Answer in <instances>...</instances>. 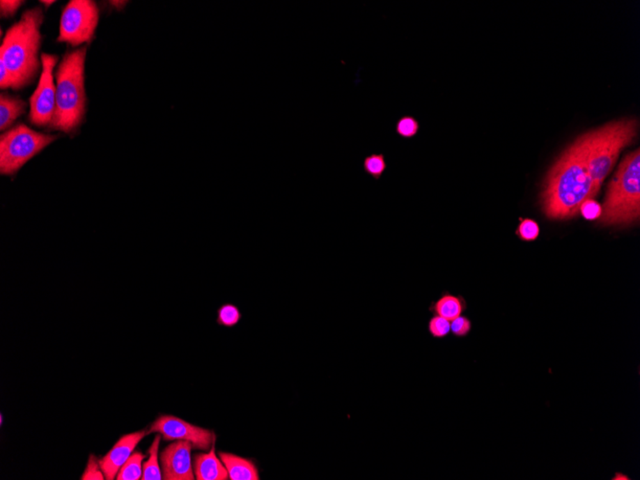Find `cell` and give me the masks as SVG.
Here are the masks:
<instances>
[{
  "instance_id": "5bb4252c",
  "label": "cell",
  "mask_w": 640,
  "mask_h": 480,
  "mask_svg": "<svg viewBox=\"0 0 640 480\" xmlns=\"http://www.w3.org/2000/svg\"><path fill=\"white\" fill-rule=\"evenodd\" d=\"M221 460L228 472L231 480H258V470L253 462L243 457L228 453L219 454Z\"/></svg>"
},
{
  "instance_id": "ffe728a7",
  "label": "cell",
  "mask_w": 640,
  "mask_h": 480,
  "mask_svg": "<svg viewBox=\"0 0 640 480\" xmlns=\"http://www.w3.org/2000/svg\"><path fill=\"white\" fill-rule=\"evenodd\" d=\"M241 318V311H240L236 305L231 303L224 304L223 306L219 308L217 323H218L219 325L232 328V327L236 326L240 323Z\"/></svg>"
},
{
  "instance_id": "484cf974",
  "label": "cell",
  "mask_w": 640,
  "mask_h": 480,
  "mask_svg": "<svg viewBox=\"0 0 640 480\" xmlns=\"http://www.w3.org/2000/svg\"><path fill=\"white\" fill-rule=\"evenodd\" d=\"M24 1L19 0H1L0 1V12L3 17H12L16 15L17 10L24 4Z\"/></svg>"
},
{
  "instance_id": "f546056e",
  "label": "cell",
  "mask_w": 640,
  "mask_h": 480,
  "mask_svg": "<svg viewBox=\"0 0 640 480\" xmlns=\"http://www.w3.org/2000/svg\"><path fill=\"white\" fill-rule=\"evenodd\" d=\"M40 2H42V4H45V6H47V7H49L50 5L55 3V1H47V0H42V1H40Z\"/></svg>"
},
{
  "instance_id": "ac0fdd59",
  "label": "cell",
  "mask_w": 640,
  "mask_h": 480,
  "mask_svg": "<svg viewBox=\"0 0 640 480\" xmlns=\"http://www.w3.org/2000/svg\"><path fill=\"white\" fill-rule=\"evenodd\" d=\"M364 172L375 180H380L387 169L386 155L382 154H371L364 157L363 162Z\"/></svg>"
},
{
  "instance_id": "603a6c76",
  "label": "cell",
  "mask_w": 640,
  "mask_h": 480,
  "mask_svg": "<svg viewBox=\"0 0 640 480\" xmlns=\"http://www.w3.org/2000/svg\"><path fill=\"white\" fill-rule=\"evenodd\" d=\"M471 331V321L468 316H459L451 323V333L455 338L462 339L469 336Z\"/></svg>"
},
{
  "instance_id": "30bf717a",
  "label": "cell",
  "mask_w": 640,
  "mask_h": 480,
  "mask_svg": "<svg viewBox=\"0 0 640 480\" xmlns=\"http://www.w3.org/2000/svg\"><path fill=\"white\" fill-rule=\"evenodd\" d=\"M193 445L188 441L178 440L171 444L160 454L163 479L193 480L195 479L191 459Z\"/></svg>"
},
{
  "instance_id": "2e32d148",
  "label": "cell",
  "mask_w": 640,
  "mask_h": 480,
  "mask_svg": "<svg viewBox=\"0 0 640 480\" xmlns=\"http://www.w3.org/2000/svg\"><path fill=\"white\" fill-rule=\"evenodd\" d=\"M160 438L159 434H157L155 438L154 442H153L152 446L150 447L149 451V460L145 462V464L143 465V474L141 479L143 480H160L163 479L162 474V470L159 468V465H158V449H159Z\"/></svg>"
},
{
  "instance_id": "d6986e66",
  "label": "cell",
  "mask_w": 640,
  "mask_h": 480,
  "mask_svg": "<svg viewBox=\"0 0 640 480\" xmlns=\"http://www.w3.org/2000/svg\"><path fill=\"white\" fill-rule=\"evenodd\" d=\"M420 131V122L410 114H404L395 123V132L403 139H412Z\"/></svg>"
},
{
  "instance_id": "7402d4cb",
  "label": "cell",
  "mask_w": 640,
  "mask_h": 480,
  "mask_svg": "<svg viewBox=\"0 0 640 480\" xmlns=\"http://www.w3.org/2000/svg\"><path fill=\"white\" fill-rule=\"evenodd\" d=\"M428 331L433 339H444L451 333V323L439 316H433L428 324Z\"/></svg>"
},
{
  "instance_id": "4fadbf2b",
  "label": "cell",
  "mask_w": 640,
  "mask_h": 480,
  "mask_svg": "<svg viewBox=\"0 0 640 480\" xmlns=\"http://www.w3.org/2000/svg\"><path fill=\"white\" fill-rule=\"evenodd\" d=\"M467 307V301L462 295H453L451 293L443 292L437 300L432 301L428 310L433 316H439L448 321H453L462 315Z\"/></svg>"
},
{
  "instance_id": "cb8c5ba5",
  "label": "cell",
  "mask_w": 640,
  "mask_h": 480,
  "mask_svg": "<svg viewBox=\"0 0 640 480\" xmlns=\"http://www.w3.org/2000/svg\"><path fill=\"white\" fill-rule=\"evenodd\" d=\"M83 480H103L106 479L103 471H102L100 463L93 454L89 456L88 466H86L85 474L81 476Z\"/></svg>"
},
{
  "instance_id": "8992f818",
  "label": "cell",
  "mask_w": 640,
  "mask_h": 480,
  "mask_svg": "<svg viewBox=\"0 0 640 480\" xmlns=\"http://www.w3.org/2000/svg\"><path fill=\"white\" fill-rule=\"evenodd\" d=\"M58 135L33 131L26 125L19 124L0 137V173L14 176L29 160L39 155Z\"/></svg>"
},
{
  "instance_id": "6da1fadb",
  "label": "cell",
  "mask_w": 640,
  "mask_h": 480,
  "mask_svg": "<svg viewBox=\"0 0 640 480\" xmlns=\"http://www.w3.org/2000/svg\"><path fill=\"white\" fill-rule=\"evenodd\" d=\"M598 193L577 139L563 153L548 173L540 203L548 218L568 219L577 216L581 204L595 198Z\"/></svg>"
},
{
  "instance_id": "9a60e30c",
  "label": "cell",
  "mask_w": 640,
  "mask_h": 480,
  "mask_svg": "<svg viewBox=\"0 0 640 480\" xmlns=\"http://www.w3.org/2000/svg\"><path fill=\"white\" fill-rule=\"evenodd\" d=\"M26 103L17 97L9 94L0 95V130L4 132L9 129L20 116L24 114Z\"/></svg>"
},
{
  "instance_id": "9c48e42d",
  "label": "cell",
  "mask_w": 640,
  "mask_h": 480,
  "mask_svg": "<svg viewBox=\"0 0 640 480\" xmlns=\"http://www.w3.org/2000/svg\"><path fill=\"white\" fill-rule=\"evenodd\" d=\"M162 434L165 440H183L192 444L194 448L206 451L215 442V434L211 431L194 426L175 416L162 415L150 426L149 433Z\"/></svg>"
},
{
  "instance_id": "f1b7e54d",
  "label": "cell",
  "mask_w": 640,
  "mask_h": 480,
  "mask_svg": "<svg viewBox=\"0 0 640 480\" xmlns=\"http://www.w3.org/2000/svg\"><path fill=\"white\" fill-rule=\"evenodd\" d=\"M112 6L116 7L117 9L123 8L125 5H126V1H111Z\"/></svg>"
},
{
  "instance_id": "7c38bea8",
  "label": "cell",
  "mask_w": 640,
  "mask_h": 480,
  "mask_svg": "<svg viewBox=\"0 0 640 480\" xmlns=\"http://www.w3.org/2000/svg\"><path fill=\"white\" fill-rule=\"evenodd\" d=\"M194 472L198 480H226L229 479L226 466L216 456L215 442L210 453L197 454L194 458Z\"/></svg>"
},
{
  "instance_id": "ba28073f",
  "label": "cell",
  "mask_w": 640,
  "mask_h": 480,
  "mask_svg": "<svg viewBox=\"0 0 640 480\" xmlns=\"http://www.w3.org/2000/svg\"><path fill=\"white\" fill-rule=\"evenodd\" d=\"M42 75L39 86L30 98L29 120L37 127L50 126L56 107V85L53 72L58 63L57 55L43 53L42 57Z\"/></svg>"
},
{
  "instance_id": "e0dca14e",
  "label": "cell",
  "mask_w": 640,
  "mask_h": 480,
  "mask_svg": "<svg viewBox=\"0 0 640 480\" xmlns=\"http://www.w3.org/2000/svg\"><path fill=\"white\" fill-rule=\"evenodd\" d=\"M144 458V454L140 453V451L132 454L126 461V463L119 470L116 479L139 480L141 479L143 474L142 461Z\"/></svg>"
},
{
  "instance_id": "4316f807",
  "label": "cell",
  "mask_w": 640,
  "mask_h": 480,
  "mask_svg": "<svg viewBox=\"0 0 640 480\" xmlns=\"http://www.w3.org/2000/svg\"><path fill=\"white\" fill-rule=\"evenodd\" d=\"M0 88L15 89V82L4 63L0 62Z\"/></svg>"
},
{
  "instance_id": "83f0119b",
  "label": "cell",
  "mask_w": 640,
  "mask_h": 480,
  "mask_svg": "<svg viewBox=\"0 0 640 480\" xmlns=\"http://www.w3.org/2000/svg\"><path fill=\"white\" fill-rule=\"evenodd\" d=\"M630 477L627 474H622L621 472H616V474L611 477V480H630Z\"/></svg>"
},
{
  "instance_id": "3957f363",
  "label": "cell",
  "mask_w": 640,
  "mask_h": 480,
  "mask_svg": "<svg viewBox=\"0 0 640 480\" xmlns=\"http://www.w3.org/2000/svg\"><path fill=\"white\" fill-rule=\"evenodd\" d=\"M86 47L68 52L56 71V107L51 129L70 134L86 114Z\"/></svg>"
},
{
  "instance_id": "5b68a950",
  "label": "cell",
  "mask_w": 640,
  "mask_h": 480,
  "mask_svg": "<svg viewBox=\"0 0 640 480\" xmlns=\"http://www.w3.org/2000/svg\"><path fill=\"white\" fill-rule=\"evenodd\" d=\"M639 169L640 150L637 149L624 157L613 180L609 183L599 218L604 226L631 224L639 221Z\"/></svg>"
},
{
  "instance_id": "277c9868",
  "label": "cell",
  "mask_w": 640,
  "mask_h": 480,
  "mask_svg": "<svg viewBox=\"0 0 640 480\" xmlns=\"http://www.w3.org/2000/svg\"><path fill=\"white\" fill-rule=\"evenodd\" d=\"M637 121L623 119L586 132L579 137L588 172L596 189L613 170L621 150L629 146L637 135Z\"/></svg>"
},
{
  "instance_id": "44dd1931",
  "label": "cell",
  "mask_w": 640,
  "mask_h": 480,
  "mask_svg": "<svg viewBox=\"0 0 640 480\" xmlns=\"http://www.w3.org/2000/svg\"><path fill=\"white\" fill-rule=\"evenodd\" d=\"M516 233L522 241H535L539 237V224L531 219L520 218V226Z\"/></svg>"
},
{
  "instance_id": "7a4b0ae2",
  "label": "cell",
  "mask_w": 640,
  "mask_h": 480,
  "mask_svg": "<svg viewBox=\"0 0 640 480\" xmlns=\"http://www.w3.org/2000/svg\"><path fill=\"white\" fill-rule=\"evenodd\" d=\"M45 16L40 7L27 10L22 19L12 25L0 47V62L4 63L15 82V91L31 84L39 73L42 60L40 26Z\"/></svg>"
},
{
  "instance_id": "52a82bcc",
  "label": "cell",
  "mask_w": 640,
  "mask_h": 480,
  "mask_svg": "<svg viewBox=\"0 0 640 480\" xmlns=\"http://www.w3.org/2000/svg\"><path fill=\"white\" fill-rule=\"evenodd\" d=\"M99 22V9L91 0H72L63 9L58 42L79 47L91 42Z\"/></svg>"
},
{
  "instance_id": "d4e9b609",
  "label": "cell",
  "mask_w": 640,
  "mask_h": 480,
  "mask_svg": "<svg viewBox=\"0 0 640 480\" xmlns=\"http://www.w3.org/2000/svg\"><path fill=\"white\" fill-rule=\"evenodd\" d=\"M580 212L584 218L593 221V219L600 218L602 206L598 201H594L593 199H588V200L584 201L581 204Z\"/></svg>"
},
{
  "instance_id": "8fae6325",
  "label": "cell",
  "mask_w": 640,
  "mask_h": 480,
  "mask_svg": "<svg viewBox=\"0 0 640 480\" xmlns=\"http://www.w3.org/2000/svg\"><path fill=\"white\" fill-rule=\"evenodd\" d=\"M148 433H149V431H136V433L127 434V435L122 436L119 439L118 442L114 446V448L109 451V454L99 461L106 479L112 480L116 479L119 470L126 463L127 459L134 453V449L139 445V442Z\"/></svg>"
}]
</instances>
